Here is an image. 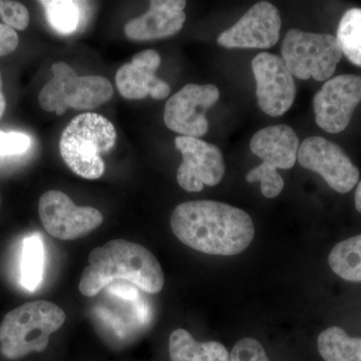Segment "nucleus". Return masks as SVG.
Here are the masks:
<instances>
[{
    "instance_id": "1",
    "label": "nucleus",
    "mask_w": 361,
    "mask_h": 361,
    "mask_svg": "<svg viewBox=\"0 0 361 361\" xmlns=\"http://www.w3.org/2000/svg\"><path fill=\"white\" fill-rule=\"evenodd\" d=\"M171 228L183 244L209 255L242 253L255 235L248 213L210 200L185 202L176 207L171 216Z\"/></svg>"
},
{
    "instance_id": "2",
    "label": "nucleus",
    "mask_w": 361,
    "mask_h": 361,
    "mask_svg": "<svg viewBox=\"0 0 361 361\" xmlns=\"http://www.w3.org/2000/svg\"><path fill=\"white\" fill-rule=\"evenodd\" d=\"M120 280L149 294L159 293L165 284L160 262L151 251L140 244L116 239L90 252L78 289L82 295L92 297Z\"/></svg>"
},
{
    "instance_id": "3",
    "label": "nucleus",
    "mask_w": 361,
    "mask_h": 361,
    "mask_svg": "<svg viewBox=\"0 0 361 361\" xmlns=\"http://www.w3.org/2000/svg\"><path fill=\"white\" fill-rule=\"evenodd\" d=\"M116 130L106 116L85 113L66 126L59 141L61 158L75 174L99 179L106 171L102 155L115 147Z\"/></svg>"
},
{
    "instance_id": "4",
    "label": "nucleus",
    "mask_w": 361,
    "mask_h": 361,
    "mask_svg": "<svg viewBox=\"0 0 361 361\" xmlns=\"http://www.w3.org/2000/svg\"><path fill=\"white\" fill-rule=\"evenodd\" d=\"M66 318L63 308L51 301H33L11 310L0 324L2 355L7 360H18L32 353H42Z\"/></svg>"
},
{
    "instance_id": "5",
    "label": "nucleus",
    "mask_w": 361,
    "mask_h": 361,
    "mask_svg": "<svg viewBox=\"0 0 361 361\" xmlns=\"http://www.w3.org/2000/svg\"><path fill=\"white\" fill-rule=\"evenodd\" d=\"M51 80L40 90V106L61 116L68 108L87 111L99 108L110 101L114 94L111 84L102 75L80 77L63 61L51 66Z\"/></svg>"
},
{
    "instance_id": "6",
    "label": "nucleus",
    "mask_w": 361,
    "mask_h": 361,
    "mask_svg": "<svg viewBox=\"0 0 361 361\" xmlns=\"http://www.w3.org/2000/svg\"><path fill=\"white\" fill-rule=\"evenodd\" d=\"M299 146L298 135L289 126H270L258 130L252 137L250 149L262 164L247 173V182H260L261 192L266 198L277 197L284 188L283 178L277 170L293 168Z\"/></svg>"
},
{
    "instance_id": "7",
    "label": "nucleus",
    "mask_w": 361,
    "mask_h": 361,
    "mask_svg": "<svg viewBox=\"0 0 361 361\" xmlns=\"http://www.w3.org/2000/svg\"><path fill=\"white\" fill-rule=\"evenodd\" d=\"M282 59L293 77L325 82L336 73L342 51L336 37L292 28L281 47Z\"/></svg>"
},
{
    "instance_id": "8",
    "label": "nucleus",
    "mask_w": 361,
    "mask_h": 361,
    "mask_svg": "<svg viewBox=\"0 0 361 361\" xmlns=\"http://www.w3.org/2000/svg\"><path fill=\"white\" fill-rule=\"evenodd\" d=\"M39 214L47 233L63 241L82 238L104 222L103 214L97 209L77 206L59 190L45 192L40 197Z\"/></svg>"
},
{
    "instance_id": "9",
    "label": "nucleus",
    "mask_w": 361,
    "mask_h": 361,
    "mask_svg": "<svg viewBox=\"0 0 361 361\" xmlns=\"http://www.w3.org/2000/svg\"><path fill=\"white\" fill-rule=\"evenodd\" d=\"M297 160L301 167L317 173L334 191L350 192L360 180V170L336 145L322 137H310L299 146Z\"/></svg>"
},
{
    "instance_id": "10",
    "label": "nucleus",
    "mask_w": 361,
    "mask_h": 361,
    "mask_svg": "<svg viewBox=\"0 0 361 361\" xmlns=\"http://www.w3.org/2000/svg\"><path fill=\"white\" fill-rule=\"evenodd\" d=\"M220 97L214 85L188 84L166 103L164 122L173 132L185 137H201L209 130L206 111Z\"/></svg>"
},
{
    "instance_id": "11",
    "label": "nucleus",
    "mask_w": 361,
    "mask_h": 361,
    "mask_svg": "<svg viewBox=\"0 0 361 361\" xmlns=\"http://www.w3.org/2000/svg\"><path fill=\"white\" fill-rule=\"evenodd\" d=\"M360 103V75H341L330 78L313 97L315 122L330 134L341 133L348 128Z\"/></svg>"
},
{
    "instance_id": "12",
    "label": "nucleus",
    "mask_w": 361,
    "mask_h": 361,
    "mask_svg": "<svg viewBox=\"0 0 361 361\" xmlns=\"http://www.w3.org/2000/svg\"><path fill=\"white\" fill-rule=\"evenodd\" d=\"M259 108L270 116H281L295 101L293 75L283 59L270 52H261L252 61Z\"/></svg>"
},
{
    "instance_id": "13",
    "label": "nucleus",
    "mask_w": 361,
    "mask_h": 361,
    "mask_svg": "<svg viewBox=\"0 0 361 361\" xmlns=\"http://www.w3.org/2000/svg\"><path fill=\"white\" fill-rule=\"evenodd\" d=\"M175 145L183 158L177 171V180L182 189L201 192L204 186L219 184L224 177L225 163L217 146L185 135L176 137Z\"/></svg>"
},
{
    "instance_id": "14",
    "label": "nucleus",
    "mask_w": 361,
    "mask_h": 361,
    "mask_svg": "<svg viewBox=\"0 0 361 361\" xmlns=\"http://www.w3.org/2000/svg\"><path fill=\"white\" fill-rule=\"evenodd\" d=\"M281 25L277 7L270 2H258L221 33L217 42L226 49H270L279 40Z\"/></svg>"
},
{
    "instance_id": "15",
    "label": "nucleus",
    "mask_w": 361,
    "mask_h": 361,
    "mask_svg": "<svg viewBox=\"0 0 361 361\" xmlns=\"http://www.w3.org/2000/svg\"><path fill=\"white\" fill-rule=\"evenodd\" d=\"M161 56L154 49L139 52L132 61L118 68L116 85L121 96L128 99H142L151 96L160 101L170 94L167 82L156 75L161 66Z\"/></svg>"
},
{
    "instance_id": "16",
    "label": "nucleus",
    "mask_w": 361,
    "mask_h": 361,
    "mask_svg": "<svg viewBox=\"0 0 361 361\" xmlns=\"http://www.w3.org/2000/svg\"><path fill=\"white\" fill-rule=\"evenodd\" d=\"M186 4L183 0H153L147 13L128 21L126 35L135 42H148L177 35L186 21Z\"/></svg>"
},
{
    "instance_id": "17",
    "label": "nucleus",
    "mask_w": 361,
    "mask_h": 361,
    "mask_svg": "<svg viewBox=\"0 0 361 361\" xmlns=\"http://www.w3.org/2000/svg\"><path fill=\"white\" fill-rule=\"evenodd\" d=\"M171 361H230V355L217 341L198 342L187 330L172 332L169 341Z\"/></svg>"
},
{
    "instance_id": "18",
    "label": "nucleus",
    "mask_w": 361,
    "mask_h": 361,
    "mask_svg": "<svg viewBox=\"0 0 361 361\" xmlns=\"http://www.w3.org/2000/svg\"><path fill=\"white\" fill-rule=\"evenodd\" d=\"M325 361H361V337H350L341 327L325 329L317 339Z\"/></svg>"
},
{
    "instance_id": "19",
    "label": "nucleus",
    "mask_w": 361,
    "mask_h": 361,
    "mask_svg": "<svg viewBox=\"0 0 361 361\" xmlns=\"http://www.w3.org/2000/svg\"><path fill=\"white\" fill-rule=\"evenodd\" d=\"M44 246L37 233L26 236L23 241L20 259V282L26 290L35 291L44 277Z\"/></svg>"
},
{
    "instance_id": "20",
    "label": "nucleus",
    "mask_w": 361,
    "mask_h": 361,
    "mask_svg": "<svg viewBox=\"0 0 361 361\" xmlns=\"http://www.w3.org/2000/svg\"><path fill=\"white\" fill-rule=\"evenodd\" d=\"M331 270L342 279L361 282V234L339 242L329 256Z\"/></svg>"
},
{
    "instance_id": "21",
    "label": "nucleus",
    "mask_w": 361,
    "mask_h": 361,
    "mask_svg": "<svg viewBox=\"0 0 361 361\" xmlns=\"http://www.w3.org/2000/svg\"><path fill=\"white\" fill-rule=\"evenodd\" d=\"M45 16L51 27L61 35L77 32L85 16V2L71 0H45L40 1Z\"/></svg>"
},
{
    "instance_id": "22",
    "label": "nucleus",
    "mask_w": 361,
    "mask_h": 361,
    "mask_svg": "<svg viewBox=\"0 0 361 361\" xmlns=\"http://www.w3.org/2000/svg\"><path fill=\"white\" fill-rule=\"evenodd\" d=\"M336 37L342 54L353 65L361 66V8H351L343 14Z\"/></svg>"
},
{
    "instance_id": "23",
    "label": "nucleus",
    "mask_w": 361,
    "mask_h": 361,
    "mask_svg": "<svg viewBox=\"0 0 361 361\" xmlns=\"http://www.w3.org/2000/svg\"><path fill=\"white\" fill-rule=\"evenodd\" d=\"M32 145V137L25 133L0 132V159L25 155Z\"/></svg>"
},
{
    "instance_id": "24",
    "label": "nucleus",
    "mask_w": 361,
    "mask_h": 361,
    "mask_svg": "<svg viewBox=\"0 0 361 361\" xmlns=\"http://www.w3.org/2000/svg\"><path fill=\"white\" fill-rule=\"evenodd\" d=\"M0 18L13 30H25L30 25V13L23 4L0 0Z\"/></svg>"
},
{
    "instance_id": "25",
    "label": "nucleus",
    "mask_w": 361,
    "mask_h": 361,
    "mask_svg": "<svg viewBox=\"0 0 361 361\" xmlns=\"http://www.w3.org/2000/svg\"><path fill=\"white\" fill-rule=\"evenodd\" d=\"M230 361H270L260 342L254 338L241 339L235 344Z\"/></svg>"
},
{
    "instance_id": "26",
    "label": "nucleus",
    "mask_w": 361,
    "mask_h": 361,
    "mask_svg": "<svg viewBox=\"0 0 361 361\" xmlns=\"http://www.w3.org/2000/svg\"><path fill=\"white\" fill-rule=\"evenodd\" d=\"M20 39L13 28L0 23V58L11 54L18 47Z\"/></svg>"
},
{
    "instance_id": "27",
    "label": "nucleus",
    "mask_w": 361,
    "mask_h": 361,
    "mask_svg": "<svg viewBox=\"0 0 361 361\" xmlns=\"http://www.w3.org/2000/svg\"><path fill=\"white\" fill-rule=\"evenodd\" d=\"M355 202L356 210L361 213V180L356 188Z\"/></svg>"
},
{
    "instance_id": "28",
    "label": "nucleus",
    "mask_w": 361,
    "mask_h": 361,
    "mask_svg": "<svg viewBox=\"0 0 361 361\" xmlns=\"http://www.w3.org/2000/svg\"><path fill=\"white\" fill-rule=\"evenodd\" d=\"M6 97H4V94H2V92H0V118H1L2 115L4 114V111H6Z\"/></svg>"
},
{
    "instance_id": "29",
    "label": "nucleus",
    "mask_w": 361,
    "mask_h": 361,
    "mask_svg": "<svg viewBox=\"0 0 361 361\" xmlns=\"http://www.w3.org/2000/svg\"><path fill=\"white\" fill-rule=\"evenodd\" d=\"M0 92H1V78H0Z\"/></svg>"
}]
</instances>
